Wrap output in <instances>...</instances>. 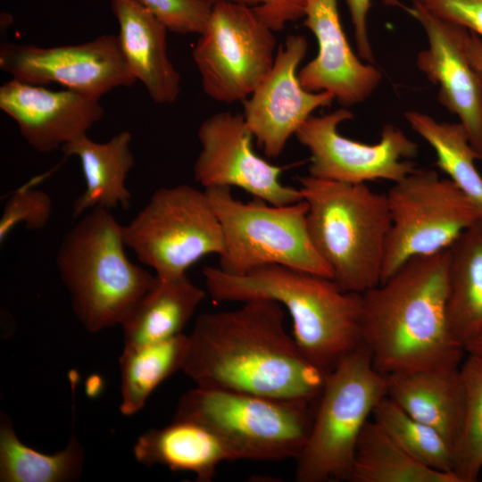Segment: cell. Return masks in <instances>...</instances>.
<instances>
[{"instance_id":"8992f818","label":"cell","mask_w":482,"mask_h":482,"mask_svg":"<svg viewBox=\"0 0 482 482\" xmlns=\"http://www.w3.org/2000/svg\"><path fill=\"white\" fill-rule=\"evenodd\" d=\"M386 395V377L363 345L329 371L307 441L295 459L296 481H349L361 433Z\"/></svg>"},{"instance_id":"1f68e13d","label":"cell","mask_w":482,"mask_h":482,"mask_svg":"<svg viewBox=\"0 0 482 482\" xmlns=\"http://www.w3.org/2000/svg\"><path fill=\"white\" fill-rule=\"evenodd\" d=\"M178 34L200 35L208 23L212 4L205 0H136Z\"/></svg>"},{"instance_id":"d6986e66","label":"cell","mask_w":482,"mask_h":482,"mask_svg":"<svg viewBox=\"0 0 482 482\" xmlns=\"http://www.w3.org/2000/svg\"><path fill=\"white\" fill-rule=\"evenodd\" d=\"M122 56L136 80L159 104L177 101L180 74L169 58L164 24L136 0H110Z\"/></svg>"},{"instance_id":"7c38bea8","label":"cell","mask_w":482,"mask_h":482,"mask_svg":"<svg viewBox=\"0 0 482 482\" xmlns=\"http://www.w3.org/2000/svg\"><path fill=\"white\" fill-rule=\"evenodd\" d=\"M353 119L346 107L311 116L295 133L310 154L309 175L331 181L363 184L383 179L397 182L416 170L411 159L418 145L399 128L386 124L380 139L366 144L341 135L338 126Z\"/></svg>"},{"instance_id":"9c48e42d","label":"cell","mask_w":482,"mask_h":482,"mask_svg":"<svg viewBox=\"0 0 482 482\" xmlns=\"http://www.w3.org/2000/svg\"><path fill=\"white\" fill-rule=\"evenodd\" d=\"M124 241L163 278L187 274L200 259L220 256L224 249L221 226L205 191L187 184L157 189L124 226Z\"/></svg>"},{"instance_id":"836d02e7","label":"cell","mask_w":482,"mask_h":482,"mask_svg":"<svg viewBox=\"0 0 482 482\" xmlns=\"http://www.w3.org/2000/svg\"><path fill=\"white\" fill-rule=\"evenodd\" d=\"M212 4L230 2L250 6L274 32L291 21L303 18L306 0H205Z\"/></svg>"},{"instance_id":"4fadbf2b","label":"cell","mask_w":482,"mask_h":482,"mask_svg":"<svg viewBox=\"0 0 482 482\" xmlns=\"http://www.w3.org/2000/svg\"><path fill=\"white\" fill-rule=\"evenodd\" d=\"M0 68L21 82L60 84L96 99L137 81L113 34H104L81 44L54 46L4 43L0 48Z\"/></svg>"},{"instance_id":"ba28073f","label":"cell","mask_w":482,"mask_h":482,"mask_svg":"<svg viewBox=\"0 0 482 482\" xmlns=\"http://www.w3.org/2000/svg\"><path fill=\"white\" fill-rule=\"evenodd\" d=\"M220 220L224 249L219 268L244 275L265 265H282L332 279L307 230L304 200L274 205L254 199H236L229 187L204 189Z\"/></svg>"},{"instance_id":"e0dca14e","label":"cell","mask_w":482,"mask_h":482,"mask_svg":"<svg viewBox=\"0 0 482 482\" xmlns=\"http://www.w3.org/2000/svg\"><path fill=\"white\" fill-rule=\"evenodd\" d=\"M0 109L40 153L53 152L86 136L104 114L99 99L13 79L0 87Z\"/></svg>"},{"instance_id":"cb8c5ba5","label":"cell","mask_w":482,"mask_h":482,"mask_svg":"<svg viewBox=\"0 0 482 482\" xmlns=\"http://www.w3.org/2000/svg\"><path fill=\"white\" fill-rule=\"evenodd\" d=\"M449 251L448 322L464 350L482 331V219L468 228Z\"/></svg>"},{"instance_id":"d590c367","label":"cell","mask_w":482,"mask_h":482,"mask_svg":"<svg viewBox=\"0 0 482 482\" xmlns=\"http://www.w3.org/2000/svg\"><path fill=\"white\" fill-rule=\"evenodd\" d=\"M465 46L470 61L472 63L482 86V39L467 29L465 34Z\"/></svg>"},{"instance_id":"7402d4cb","label":"cell","mask_w":482,"mask_h":482,"mask_svg":"<svg viewBox=\"0 0 482 482\" xmlns=\"http://www.w3.org/2000/svg\"><path fill=\"white\" fill-rule=\"evenodd\" d=\"M130 143L131 134L123 130L104 143L86 135L61 148L65 155L79 159L86 181L85 191L73 204L74 217L89 209L129 207L126 179L134 165Z\"/></svg>"},{"instance_id":"277c9868","label":"cell","mask_w":482,"mask_h":482,"mask_svg":"<svg viewBox=\"0 0 482 482\" xmlns=\"http://www.w3.org/2000/svg\"><path fill=\"white\" fill-rule=\"evenodd\" d=\"M125 246L124 226L104 208L92 209L61 242L60 278L89 332L121 325L156 280L129 260Z\"/></svg>"},{"instance_id":"f1b7e54d","label":"cell","mask_w":482,"mask_h":482,"mask_svg":"<svg viewBox=\"0 0 482 482\" xmlns=\"http://www.w3.org/2000/svg\"><path fill=\"white\" fill-rule=\"evenodd\" d=\"M372 420L417 461L453 473L452 445L437 430L409 415L387 395L376 405Z\"/></svg>"},{"instance_id":"30bf717a","label":"cell","mask_w":482,"mask_h":482,"mask_svg":"<svg viewBox=\"0 0 482 482\" xmlns=\"http://www.w3.org/2000/svg\"><path fill=\"white\" fill-rule=\"evenodd\" d=\"M391 219L380 283L411 258L449 248L480 219L471 200L448 178L416 169L386 194Z\"/></svg>"},{"instance_id":"9a60e30c","label":"cell","mask_w":482,"mask_h":482,"mask_svg":"<svg viewBox=\"0 0 482 482\" xmlns=\"http://www.w3.org/2000/svg\"><path fill=\"white\" fill-rule=\"evenodd\" d=\"M307 49L303 36H288L278 48L270 72L242 103L246 125L269 158L278 157L312 112L335 100L328 92H311L302 87L297 68Z\"/></svg>"},{"instance_id":"8fae6325","label":"cell","mask_w":482,"mask_h":482,"mask_svg":"<svg viewBox=\"0 0 482 482\" xmlns=\"http://www.w3.org/2000/svg\"><path fill=\"white\" fill-rule=\"evenodd\" d=\"M274 33L250 6L212 4L192 51L204 92L225 104L247 99L273 66L278 50Z\"/></svg>"},{"instance_id":"e575fe53","label":"cell","mask_w":482,"mask_h":482,"mask_svg":"<svg viewBox=\"0 0 482 482\" xmlns=\"http://www.w3.org/2000/svg\"><path fill=\"white\" fill-rule=\"evenodd\" d=\"M386 5L399 7L407 12L409 6L399 0H382ZM353 28L358 55L368 63H374L375 57L368 34V14L372 0H345Z\"/></svg>"},{"instance_id":"4dcf8cb0","label":"cell","mask_w":482,"mask_h":482,"mask_svg":"<svg viewBox=\"0 0 482 482\" xmlns=\"http://www.w3.org/2000/svg\"><path fill=\"white\" fill-rule=\"evenodd\" d=\"M25 184L14 191L4 206L0 218V243L3 244L12 229L24 223L28 229L44 228L52 213L50 196L32 187L33 182Z\"/></svg>"},{"instance_id":"4316f807","label":"cell","mask_w":482,"mask_h":482,"mask_svg":"<svg viewBox=\"0 0 482 482\" xmlns=\"http://www.w3.org/2000/svg\"><path fill=\"white\" fill-rule=\"evenodd\" d=\"M84 450L72 436L63 450L46 454L24 445L11 420H0L1 482H68L78 479L83 470Z\"/></svg>"},{"instance_id":"8d00e7d4","label":"cell","mask_w":482,"mask_h":482,"mask_svg":"<svg viewBox=\"0 0 482 482\" xmlns=\"http://www.w3.org/2000/svg\"><path fill=\"white\" fill-rule=\"evenodd\" d=\"M464 352L482 360V331L464 345Z\"/></svg>"},{"instance_id":"5b68a950","label":"cell","mask_w":482,"mask_h":482,"mask_svg":"<svg viewBox=\"0 0 482 482\" xmlns=\"http://www.w3.org/2000/svg\"><path fill=\"white\" fill-rule=\"evenodd\" d=\"M308 205L312 245L343 290L362 294L380 284L391 219L386 195L366 183L298 178Z\"/></svg>"},{"instance_id":"6da1fadb","label":"cell","mask_w":482,"mask_h":482,"mask_svg":"<svg viewBox=\"0 0 482 482\" xmlns=\"http://www.w3.org/2000/svg\"><path fill=\"white\" fill-rule=\"evenodd\" d=\"M285 320L281 304L265 299L202 313L181 371L200 387L315 404L327 374L303 353Z\"/></svg>"},{"instance_id":"7a4b0ae2","label":"cell","mask_w":482,"mask_h":482,"mask_svg":"<svg viewBox=\"0 0 482 482\" xmlns=\"http://www.w3.org/2000/svg\"><path fill=\"white\" fill-rule=\"evenodd\" d=\"M449 262V248L411 258L362 294V345L382 374L461 362L447 315Z\"/></svg>"},{"instance_id":"d6a6232c","label":"cell","mask_w":482,"mask_h":482,"mask_svg":"<svg viewBox=\"0 0 482 482\" xmlns=\"http://www.w3.org/2000/svg\"><path fill=\"white\" fill-rule=\"evenodd\" d=\"M482 39V0H410Z\"/></svg>"},{"instance_id":"ac0fdd59","label":"cell","mask_w":482,"mask_h":482,"mask_svg":"<svg viewBox=\"0 0 482 482\" xmlns=\"http://www.w3.org/2000/svg\"><path fill=\"white\" fill-rule=\"evenodd\" d=\"M303 25L316 37L318 53L298 71L302 87L332 94L342 107L366 101L379 86L382 74L353 53L340 21L337 0H306Z\"/></svg>"},{"instance_id":"484cf974","label":"cell","mask_w":482,"mask_h":482,"mask_svg":"<svg viewBox=\"0 0 482 482\" xmlns=\"http://www.w3.org/2000/svg\"><path fill=\"white\" fill-rule=\"evenodd\" d=\"M188 337L139 346H124L119 358L121 403L124 415L140 411L153 391L165 379L181 370L187 357Z\"/></svg>"},{"instance_id":"5bb4252c","label":"cell","mask_w":482,"mask_h":482,"mask_svg":"<svg viewBox=\"0 0 482 482\" xmlns=\"http://www.w3.org/2000/svg\"><path fill=\"white\" fill-rule=\"evenodd\" d=\"M198 139L201 150L193 171L204 189L235 187L274 205L303 200L299 188L280 181L284 167L255 154L253 136L243 113H213L201 123Z\"/></svg>"},{"instance_id":"52a82bcc","label":"cell","mask_w":482,"mask_h":482,"mask_svg":"<svg viewBox=\"0 0 482 482\" xmlns=\"http://www.w3.org/2000/svg\"><path fill=\"white\" fill-rule=\"evenodd\" d=\"M312 404L195 386L181 396L173 420L213 431L236 460H295L312 428Z\"/></svg>"},{"instance_id":"44dd1931","label":"cell","mask_w":482,"mask_h":482,"mask_svg":"<svg viewBox=\"0 0 482 482\" xmlns=\"http://www.w3.org/2000/svg\"><path fill=\"white\" fill-rule=\"evenodd\" d=\"M133 454L146 467L162 465L172 471L192 472L199 482H211L221 462L237 461L231 449L213 431L183 420H173L166 427L141 435Z\"/></svg>"},{"instance_id":"d4e9b609","label":"cell","mask_w":482,"mask_h":482,"mask_svg":"<svg viewBox=\"0 0 482 482\" xmlns=\"http://www.w3.org/2000/svg\"><path fill=\"white\" fill-rule=\"evenodd\" d=\"M349 481L460 482L453 473L417 461L373 420L366 423L359 437Z\"/></svg>"},{"instance_id":"83f0119b","label":"cell","mask_w":482,"mask_h":482,"mask_svg":"<svg viewBox=\"0 0 482 482\" xmlns=\"http://www.w3.org/2000/svg\"><path fill=\"white\" fill-rule=\"evenodd\" d=\"M409 126L434 150L437 167L474 204L482 219V175L476 167L479 157L460 122L438 121L430 115L407 111Z\"/></svg>"},{"instance_id":"603a6c76","label":"cell","mask_w":482,"mask_h":482,"mask_svg":"<svg viewBox=\"0 0 482 482\" xmlns=\"http://www.w3.org/2000/svg\"><path fill=\"white\" fill-rule=\"evenodd\" d=\"M205 297V291L187 274L163 278L154 286L120 325L124 346H139L170 339L182 330Z\"/></svg>"},{"instance_id":"2e32d148","label":"cell","mask_w":482,"mask_h":482,"mask_svg":"<svg viewBox=\"0 0 482 482\" xmlns=\"http://www.w3.org/2000/svg\"><path fill=\"white\" fill-rule=\"evenodd\" d=\"M407 13L421 26L428 43L417 55L418 69L437 86L440 104L458 117L482 160V86L467 54V29L419 4L409 6Z\"/></svg>"},{"instance_id":"ffe728a7","label":"cell","mask_w":482,"mask_h":482,"mask_svg":"<svg viewBox=\"0 0 482 482\" xmlns=\"http://www.w3.org/2000/svg\"><path fill=\"white\" fill-rule=\"evenodd\" d=\"M461 362L386 374V395L414 419L437 430L454 448L464 413Z\"/></svg>"},{"instance_id":"3957f363","label":"cell","mask_w":482,"mask_h":482,"mask_svg":"<svg viewBox=\"0 0 482 482\" xmlns=\"http://www.w3.org/2000/svg\"><path fill=\"white\" fill-rule=\"evenodd\" d=\"M202 272L206 292L217 303L265 299L281 304L290 314L297 345L326 374L362 345V295L329 278L277 264L244 275L212 266Z\"/></svg>"},{"instance_id":"f546056e","label":"cell","mask_w":482,"mask_h":482,"mask_svg":"<svg viewBox=\"0 0 482 482\" xmlns=\"http://www.w3.org/2000/svg\"><path fill=\"white\" fill-rule=\"evenodd\" d=\"M461 375L464 413L453 448V473L460 482H474L482 470V360L468 354Z\"/></svg>"}]
</instances>
